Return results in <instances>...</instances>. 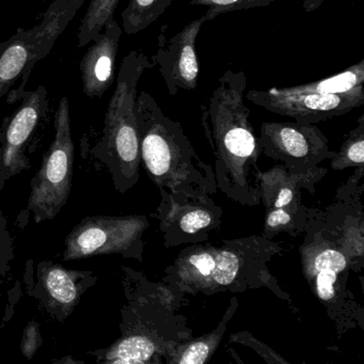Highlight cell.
<instances>
[{
  "label": "cell",
  "mask_w": 364,
  "mask_h": 364,
  "mask_svg": "<svg viewBox=\"0 0 364 364\" xmlns=\"http://www.w3.org/2000/svg\"><path fill=\"white\" fill-rule=\"evenodd\" d=\"M246 88L244 72L227 70L201 105V121L215 156L217 189L232 201L257 206L261 201L255 176L262 151L249 121Z\"/></svg>",
  "instance_id": "6da1fadb"
},
{
  "label": "cell",
  "mask_w": 364,
  "mask_h": 364,
  "mask_svg": "<svg viewBox=\"0 0 364 364\" xmlns=\"http://www.w3.org/2000/svg\"><path fill=\"white\" fill-rule=\"evenodd\" d=\"M282 251L281 244L263 235L191 245L166 268L163 283L182 297L267 287L287 298L268 267Z\"/></svg>",
  "instance_id": "7a4b0ae2"
},
{
  "label": "cell",
  "mask_w": 364,
  "mask_h": 364,
  "mask_svg": "<svg viewBox=\"0 0 364 364\" xmlns=\"http://www.w3.org/2000/svg\"><path fill=\"white\" fill-rule=\"evenodd\" d=\"M129 302L122 310V336L106 349L102 363L163 364L171 347L193 338L184 315L178 312L182 296L165 283H152L131 272Z\"/></svg>",
  "instance_id": "3957f363"
},
{
  "label": "cell",
  "mask_w": 364,
  "mask_h": 364,
  "mask_svg": "<svg viewBox=\"0 0 364 364\" xmlns=\"http://www.w3.org/2000/svg\"><path fill=\"white\" fill-rule=\"evenodd\" d=\"M140 155L159 188L215 195V171L196 152L182 125L164 114L154 97L141 91L136 100Z\"/></svg>",
  "instance_id": "277c9868"
},
{
  "label": "cell",
  "mask_w": 364,
  "mask_h": 364,
  "mask_svg": "<svg viewBox=\"0 0 364 364\" xmlns=\"http://www.w3.org/2000/svg\"><path fill=\"white\" fill-rule=\"evenodd\" d=\"M304 242L299 248L302 274L313 295L325 306L336 329L346 331L362 327L363 310L348 289L349 262L332 230L316 208H309Z\"/></svg>",
  "instance_id": "5b68a950"
},
{
  "label": "cell",
  "mask_w": 364,
  "mask_h": 364,
  "mask_svg": "<svg viewBox=\"0 0 364 364\" xmlns=\"http://www.w3.org/2000/svg\"><path fill=\"white\" fill-rule=\"evenodd\" d=\"M150 58L141 52L129 53L123 59L117 87L108 105L100 154L109 168L116 188L131 189L139 180L141 164L136 100L138 82L146 70L153 69Z\"/></svg>",
  "instance_id": "8992f818"
},
{
  "label": "cell",
  "mask_w": 364,
  "mask_h": 364,
  "mask_svg": "<svg viewBox=\"0 0 364 364\" xmlns=\"http://www.w3.org/2000/svg\"><path fill=\"white\" fill-rule=\"evenodd\" d=\"M248 101L296 122L316 124L364 104V59L341 73L309 84L250 90Z\"/></svg>",
  "instance_id": "52a82bcc"
},
{
  "label": "cell",
  "mask_w": 364,
  "mask_h": 364,
  "mask_svg": "<svg viewBox=\"0 0 364 364\" xmlns=\"http://www.w3.org/2000/svg\"><path fill=\"white\" fill-rule=\"evenodd\" d=\"M73 161L70 104L63 97L55 116L54 141L31 181L28 210L36 223L52 220L67 203L71 193Z\"/></svg>",
  "instance_id": "ba28073f"
},
{
  "label": "cell",
  "mask_w": 364,
  "mask_h": 364,
  "mask_svg": "<svg viewBox=\"0 0 364 364\" xmlns=\"http://www.w3.org/2000/svg\"><path fill=\"white\" fill-rule=\"evenodd\" d=\"M146 216L86 217L65 240V261L89 259L106 255H122L142 261Z\"/></svg>",
  "instance_id": "9c48e42d"
},
{
  "label": "cell",
  "mask_w": 364,
  "mask_h": 364,
  "mask_svg": "<svg viewBox=\"0 0 364 364\" xmlns=\"http://www.w3.org/2000/svg\"><path fill=\"white\" fill-rule=\"evenodd\" d=\"M161 202L153 216L159 221L168 248L208 242L220 231L223 210L210 195L172 191L161 187Z\"/></svg>",
  "instance_id": "30bf717a"
},
{
  "label": "cell",
  "mask_w": 364,
  "mask_h": 364,
  "mask_svg": "<svg viewBox=\"0 0 364 364\" xmlns=\"http://www.w3.org/2000/svg\"><path fill=\"white\" fill-rule=\"evenodd\" d=\"M257 140L262 154L295 171L316 167L336 154L327 137L315 124L264 122Z\"/></svg>",
  "instance_id": "8fae6325"
},
{
  "label": "cell",
  "mask_w": 364,
  "mask_h": 364,
  "mask_svg": "<svg viewBox=\"0 0 364 364\" xmlns=\"http://www.w3.org/2000/svg\"><path fill=\"white\" fill-rule=\"evenodd\" d=\"M204 23V16L197 18L170 39L166 37L169 26L164 25L159 35L156 54L150 60L159 67L172 97L180 90L197 88L200 68L196 42Z\"/></svg>",
  "instance_id": "7c38bea8"
},
{
  "label": "cell",
  "mask_w": 364,
  "mask_h": 364,
  "mask_svg": "<svg viewBox=\"0 0 364 364\" xmlns=\"http://www.w3.org/2000/svg\"><path fill=\"white\" fill-rule=\"evenodd\" d=\"M97 281L93 272L68 269L53 262L38 266L36 297L59 321H65L80 304L85 291Z\"/></svg>",
  "instance_id": "4fadbf2b"
},
{
  "label": "cell",
  "mask_w": 364,
  "mask_h": 364,
  "mask_svg": "<svg viewBox=\"0 0 364 364\" xmlns=\"http://www.w3.org/2000/svg\"><path fill=\"white\" fill-rule=\"evenodd\" d=\"M46 91L40 87L35 92L25 95L6 132L5 142L0 150V184L28 169L25 151L46 107Z\"/></svg>",
  "instance_id": "5bb4252c"
},
{
  "label": "cell",
  "mask_w": 364,
  "mask_h": 364,
  "mask_svg": "<svg viewBox=\"0 0 364 364\" xmlns=\"http://www.w3.org/2000/svg\"><path fill=\"white\" fill-rule=\"evenodd\" d=\"M327 172V168L318 166L295 171L281 163L267 171L259 170L255 185L259 189V201L265 210L301 206L302 189L314 195L315 185L323 180Z\"/></svg>",
  "instance_id": "9a60e30c"
},
{
  "label": "cell",
  "mask_w": 364,
  "mask_h": 364,
  "mask_svg": "<svg viewBox=\"0 0 364 364\" xmlns=\"http://www.w3.org/2000/svg\"><path fill=\"white\" fill-rule=\"evenodd\" d=\"M121 36L122 28L114 18L93 40L82 57L80 73L87 97H101L112 87Z\"/></svg>",
  "instance_id": "2e32d148"
},
{
  "label": "cell",
  "mask_w": 364,
  "mask_h": 364,
  "mask_svg": "<svg viewBox=\"0 0 364 364\" xmlns=\"http://www.w3.org/2000/svg\"><path fill=\"white\" fill-rule=\"evenodd\" d=\"M86 0H55L38 26L23 29L25 41L31 50V69L43 59L54 46Z\"/></svg>",
  "instance_id": "e0dca14e"
},
{
  "label": "cell",
  "mask_w": 364,
  "mask_h": 364,
  "mask_svg": "<svg viewBox=\"0 0 364 364\" xmlns=\"http://www.w3.org/2000/svg\"><path fill=\"white\" fill-rule=\"evenodd\" d=\"M237 299L232 298L229 309L225 311L216 329L198 338H187L170 348L165 358L166 364H204L214 355L223 336L228 330L230 321L236 313Z\"/></svg>",
  "instance_id": "ac0fdd59"
},
{
  "label": "cell",
  "mask_w": 364,
  "mask_h": 364,
  "mask_svg": "<svg viewBox=\"0 0 364 364\" xmlns=\"http://www.w3.org/2000/svg\"><path fill=\"white\" fill-rule=\"evenodd\" d=\"M31 55L22 29L11 39L0 46V97H3L12 85L23 76L24 84L31 74Z\"/></svg>",
  "instance_id": "d6986e66"
},
{
  "label": "cell",
  "mask_w": 364,
  "mask_h": 364,
  "mask_svg": "<svg viewBox=\"0 0 364 364\" xmlns=\"http://www.w3.org/2000/svg\"><path fill=\"white\" fill-rule=\"evenodd\" d=\"M309 208L302 204L298 208L266 210L265 221L262 235L272 240L278 234L287 233L291 237L301 235L308 221Z\"/></svg>",
  "instance_id": "ffe728a7"
},
{
  "label": "cell",
  "mask_w": 364,
  "mask_h": 364,
  "mask_svg": "<svg viewBox=\"0 0 364 364\" xmlns=\"http://www.w3.org/2000/svg\"><path fill=\"white\" fill-rule=\"evenodd\" d=\"M173 0H129L122 12V27L129 36L137 35L140 31L156 22Z\"/></svg>",
  "instance_id": "44dd1931"
},
{
  "label": "cell",
  "mask_w": 364,
  "mask_h": 364,
  "mask_svg": "<svg viewBox=\"0 0 364 364\" xmlns=\"http://www.w3.org/2000/svg\"><path fill=\"white\" fill-rule=\"evenodd\" d=\"M119 3L120 0H91L78 29V48L90 44L104 27L114 20Z\"/></svg>",
  "instance_id": "7402d4cb"
},
{
  "label": "cell",
  "mask_w": 364,
  "mask_h": 364,
  "mask_svg": "<svg viewBox=\"0 0 364 364\" xmlns=\"http://www.w3.org/2000/svg\"><path fill=\"white\" fill-rule=\"evenodd\" d=\"M330 161V168L336 171L364 168V114L359 117L357 127L347 134L340 150Z\"/></svg>",
  "instance_id": "603a6c76"
},
{
  "label": "cell",
  "mask_w": 364,
  "mask_h": 364,
  "mask_svg": "<svg viewBox=\"0 0 364 364\" xmlns=\"http://www.w3.org/2000/svg\"><path fill=\"white\" fill-rule=\"evenodd\" d=\"M276 1L279 0H191V5L208 7V11L203 16L205 22H208L223 14L268 7Z\"/></svg>",
  "instance_id": "cb8c5ba5"
},
{
  "label": "cell",
  "mask_w": 364,
  "mask_h": 364,
  "mask_svg": "<svg viewBox=\"0 0 364 364\" xmlns=\"http://www.w3.org/2000/svg\"><path fill=\"white\" fill-rule=\"evenodd\" d=\"M230 342L238 343V344L246 345L250 348L255 349L261 357L264 358L268 363H284L289 364V361L281 357L276 351L272 350L269 346L264 344L261 341L257 340L252 334L247 331L232 333L230 336Z\"/></svg>",
  "instance_id": "d4e9b609"
},
{
  "label": "cell",
  "mask_w": 364,
  "mask_h": 364,
  "mask_svg": "<svg viewBox=\"0 0 364 364\" xmlns=\"http://www.w3.org/2000/svg\"><path fill=\"white\" fill-rule=\"evenodd\" d=\"M41 334H40L39 326L36 321H31L25 328L24 334H23L22 344H21V350L23 355L27 359H31L39 349L42 344Z\"/></svg>",
  "instance_id": "484cf974"
},
{
  "label": "cell",
  "mask_w": 364,
  "mask_h": 364,
  "mask_svg": "<svg viewBox=\"0 0 364 364\" xmlns=\"http://www.w3.org/2000/svg\"><path fill=\"white\" fill-rule=\"evenodd\" d=\"M12 257L11 236L6 229V220L0 210V282Z\"/></svg>",
  "instance_id": "4316f807"
},
{
  "label": "cell",
  "mask_w": 364,
  "mask_h": 364,
  "mask_svg": "<svg viewBox=\"0 0 364 364\" xmlns=\"http://www.w3.org/2000/svg\"><path fill=\"white\" fill-rule=\"evenodd\" d=\"M325 0H302V8L306 14L316 11Z\"/></svg>",
  "instance_id": "83f0119b"
}]
</instances>
